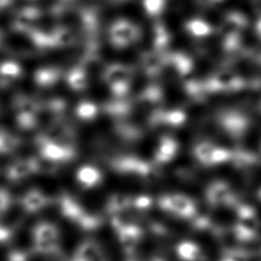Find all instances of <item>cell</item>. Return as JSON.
Returning <instances> with one entry per match:
<instances>
[{
	"label": "cell",
	"mask_w": 261,
	"mask_h": 261,
	"mask_svg": "<svg viewBox=\"0 0 261 261\" xmlns=\"http://www.w3.org/2000/svg\"><path fill=\"white\" fill-rule=\"evenodd\" d=\"M152 205V199L146 195H140L137 197H132V206L138 210L149 209Z\"/></svg>",
	"instance_id": "obj_11"
},
{
	"label": "cell",
	"mask_w": 261,
	"mask_h": 261,
	"mask_svg": "<svg viewBox=\"0 0 261 261\" xmlns=\"http://www.w3.org/2000/svg\"><path fill=\"white\" fill-rule=\"evenodd\" d=\"M259 198L261 199V189H260V191H259Z\"/></svg>",
	"instance_id": "obj_16"
},
{
	"label": "cell",
	"mask_w": 261,
	"mask_h": 261,
	"mask_svg": "<svg viewBox=\"0 0 261 261\" xmlns=\"http://www.w3.org/2000/svg\"><path fill=\"white\" fill-rule=\"evenodd\" d=\"M74 258L81 261H106L101 247L94 241L83 242L79 246Z\"/></svg>",
	"instance_id": "obj_8"
},
{
	"label": "cell",
	"mask_w": 261,
	"mask_h": 261,
	"mask_svg": "<svg viewBox=\"0 0 261 261\" xmlns=\"http://www.w3.org/2000/svg\"><path fill=\"white\" fill-rule=\"evenodd\" d=\"M6 200L4 199V197L0 194V211H1V209H3V207H4V202H5Z\"/></svg>",
	"instance_id": "obj_13"
},
{
	"label": "cell",
	"mask_w": 261,
	"mask_h": 261,
	"mask_svg": "<svg viewBox=\"0 0 261 261\" xmlns=\"http://www.w3.org/2000/svg\"><path fill=\"white\" fill-rule=\"evenodd\" d=\"M119 244L126 254H132L140 244L143 236L142 228L133 222H128L119 229L115 230Z\"/></svg>",
	"instance_id": "obj_5"
},
{
	"label": "cell",
	"mask_w": 261,
	"mask_h": 261,
	"mask_svg": "<svg viewBox=\"0 0 261 261\" xmlns=\"http://www.w3.org/2000/svg\"><path fill=\"white\" fill-rule=\"evenodd\" d=\"M126 261H139V260L136 259V258H129V259H127Z\"/></svg>",
	"instance_id": "obj_15"
},
{
	"label": "cell",
	"mask_w": 261,
	"mask_h": 261,
	"mask_svg": "<svg viewBox=\"0 0 261 261\" xmlns=\"http://www.w3.org/2000/svg\"><path fill=\"white\" fill-rule=\"evenodd\" d=\"M58 239H59L58 230L54 225L45 223L38 228L37 242H38V246L43 251L54 250L57 247Z\"/></svg>",
	"instance_id": "obj_7"
},
{
	"label": "cell",
	"mask_w": 261,
	"mask_h": 261,
	"mask_svg": "<svg viewBox=\"0 0 261 261\" xmlns=\"http://www.w3.org/2000/svg\"><path fill=\"white\" fill-rule=\"evenodd\" d=\"M61 209L64 216L77 223L84 229H95L100 225V219L87 212L83 206L74 199L66 196L61 201Z\"/></svg>",
	"instance_id": "obj_3"
},
{
	"label": "cell",
	"mask_w": 261,
	"mask_h": 261,
	"mask_svg": "<svg viewBox=\"0 0 261 261\" xmlns=\"http://www.w3.org/2000/svg\"><path fill=\"white\" fill-rule=\"evenodd\" d=\"M238 220L233 226V236L241 242H249L254 240L259 231L260 223L254 208L249 205L242 204L237 207Z\"/></svg>",
	"instance_id": "obj_2"
},
{
	"label": "cell",
	"mask_w": 261,
	"mask_h": 261,
	"mask_svg": "<svg viewBox=\"0 0 261 261\" xmlns=\"http://www.w3.org/2000/svg\"><path fill=\"white\" fill-rule=\"evenodd\" d=\"M175 254L181 261H205L203 249L195 242L181 241L175 247Z\"/></svg>",
	"instance_id": "obj_6"
},
{
	"label": "cell",
	"mask_w": 261,
	"mask_h": 261,
	"mask_svg": "<svg viewBox=\"0 0 261 261\" xmlns=\"http://www.w3.org/2000/svg\"><path fill=\"white\" fill-rule=\"evenodd\" d=\"M207 203L212 207L231 206L236 203V196L231 187L222 180L212 181L205 191Z\"/></svg>",
	"instance_id": "obj_4"
},
{
	"label": "cell",
	"mask_w": 261,
	"mask_h": 261,
	"mask_svg": "<svg viewBox=\"0 0 261 261\" xmlns=\"http://www.w3.org/2000/svg\"><path fill=\"white\" fill-rule=\"evenodd\" d=\"M219 261H249L248 254L239 250L226 251Z\"/></svg>",
	"instance_id": "obj_12"
},
{
	"label": "cell",
	"mask_w": 261,
	"mask_h": 261,
	"mask_svg": "<svg viewBox=\"0 0 261 261\" xmlns=\"http://www.w3.org/2000/svg\"><path fill=\"white\" fill-rule=\"evenodd\" d=\"M76 181L83 189H93L98 187L102 180L103 176L100 170L93 166H84L79 169L76 173Z\"/></svg>",
	"instance_id": "obj_9"
},
{
	"label": "cell",
	"mask_w": 261,
	"mask_h": 261,
	"mask_svg": "<svg viewBox=\"0 0 261 261\" xmlns=\"http://www.w3.org/2000/svg\"><path fill=\"white\" fill-rule=\"evenodd\" d=\"M158 206L163 211L182 219H193L197 214L195 201L184 194H166L158 199Z\"/></svg>",
	"instance_id": "obj_1"
},
{
	"label": "cell",
	"mask_w": 261,
	"mask_h": 261,
	"mask_svg": "<svg viewBox=\"0 0 261 261\" xmlns=\"http://www.w3.org/2000/svg\"><path fill=\"white\" fill-rule=\"evenodd\" d=\"M130 206L132 197L122 193H115L108 198L106 203V210L111 215H114L126 211L128 208H132Z\"/></svg>",
	"instance_id": "obj_10"
},
{
	"label": "cell",
	"mask_w": 261,
	"mask_h": 261,
	"mask_svg": "<svg viewBox=\"0 0 261 261\" xmlns=\"http://www.w3.org/2000/svg\"><path fill=\"white\" fill-rule=\"evenodd\" d=\"M152 261H164V260L161 258H154V259H152Z\"/></svg>",
	"instance_id": "obj_14"
}]
</instances>
